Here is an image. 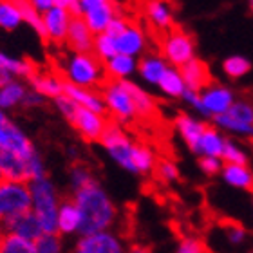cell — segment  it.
I'll return each instance as SVG.
<instances>
[{
  "mask_svg": "<svg viewBox=\"0 0 253 253\" xmlns=\"http://www.w3.org/2000/svg\"><path fill=\"white\" fill-rule=\"evenodd\" d=\"M22 20L20 11L16 9L15 2H0V27L13 29Z\"/></svg>",
  "mask_w": 253,
  "mask_h": 253,
  "instance_id": "cb8c5ba5",
  "label": "cell"
},
{
  "mask_svg": "<svg viewBox=\"0 0 253 253\" xmlns=\"http://www.w3.org/2000/svg\"><path fill=\"white\" fill-rule=\"evenodd\" d=\"M250 9H252V13H253V2H250Z\"/></svg>",
  "mask_w": 253,
  "mask_h": 253,
  "instance_id": "ab89813d",
  "label": "cell"
},
{
  "mask_svg": "<svg viewBox=\"0 0 253 253\" xmlns=\"http://www.w3.org/2000/svg\"><path fill=\"white\" fill-rule=\"evenodd\" d=\"M195 47V37L185 27L175 22L174 26L169 29V37L165 42L163 58H169L170 62L181 67L183 63L192 60V53Z\"/></svg>",
  "mask_w": 253,
  "mask_h": 253,
  "instance_id": "277c9868",
  "label": "cell"
},
{
  "mask_svg": "<svg viewBox=\"0 0 253 253\" xmlns=\"http://www.w3.org/2000/svg\"><path fill=\"white\" fill-rule=\"evenodd\" d=\"M76 253H122V246L111 233H92L80 241Z\"/></svg>",
  "mask_w": 253,
  "mask_h": 253,
  "instance_id": "8fae6325",
  "label": "cell"
},
{
  "mask_svg": "<svg viewBox=\"0 0 253 253\" xmlns=\"http://www.w3.org/2000/svg\"><path fill=\"white\" fill-rule=\"evenodd\" d=\"M159 87L167 92V94L172 96H181L185 90H183V80L179 78V74L174 73V71H165V74L161 76V80L158 82Z\"/></svg>",
  "mask_w": 253,
  "mask_h": 253,
  "instance_id": "d4e9b609",
  "label": "cell"
},
{
  "mask_svg": "<svg viewBox=\"0 0 253 253\" xmlns=\"http://www.w3.org/2000/svg\"><path fill=\"white\" fill-rule=\"evenodd\" d=\"M0 69H4V71H7V73L11 71V73L27 76V73H29V62H27V58H24V62L11 60V58H7L5 54L0 53Z\"/></svg>",
  "mask_w": 253,
  "mask_h": 253,
  "instance_id": "1f68e13d",
  "label": "cell"
},
{
  "mask_svg": "<svg viewBox=\"0 0 253 253\" xmlns=\"http://www.w3.org/2000/svg\"><path fill=\"white\" fill-rule=\"evenodd\" d=\"M5 125H7V120H5V118H4V114H2V112H0V130H2V128H4Z\"/></svg>",
  "mask_w": 253,
  "mask_h": 253,
  "instance_id": "74e56055",
  "label": "cell"
},
{
  "mask_svg": "<svg viewBox=\"0 0 253 253\" xmlns=\"http://www.w3.org/2000/svg\"><path fill=\"white\" fill-rule=\"evenodd\" d=\"M213 222L217 226L222 228L224 233H226L228 241L232 244H239L243 243L244 237H246V230L239 221L232 219V217H224V215H213Z\"/></svg>",
  "mask_w": 253,
  "mask_h": 253,
  "instance_id": "44dd1931",
  "label": "cell"
},
{
  "mask_svg": "<svg viewBox=\"0 0 253 253\" xmlns=\"http://www.w3.org/2000/svg\"><path fill=\"white\" fill-rule=\"evenodd\" d=\"M16 9L20 11V16L24 20H27L35 27V31L38 33V37L42 38V42L45 47H49V37H47V31H45V26H43V20L42 16L38 15V9L33 5V2H15Z\"/></svg>",
  "mask_w": 253,
  "mask_h": 253,
  "instance_id": "2e32d148",
  "label": "cell"
},
{
  "mask_svg": "<svg viewBox=\"0 0 253 253\" xmlns=\"http://www.w3.org/2000/svg\"><path fill=\"white\" fill-rule=\"evenodd\" d=\"M174 123L181 130L183 137H185L186 145H188L194 152H199V143H201V134H203V126L201 123L194 122L190 116H186L185 112H177Z\"/></svg>",
  "mask_w": 253,
  "mask_h": 253,
  "instance_id": "4fadbf2b",
  "label": "cell"
},
{
  "mask_svg": "<svg viewBox=\"0 0 253 253\" xmlns=\"http://www.w3.org/2000/svg\"><path fill=\"white\" fill-rule=\"evenodd\" d=\"M43 26L47 31L49 43H54L56 47H62L65 43V37H67V26H69V15L67 11L58 5H53L51 9L43 11Z\"/></svg>",
  "mask_w": 253,
  "mask_h": 253,
  "instance_id": "9c48e42d",
  "label": "cell"
},
{
  "mask_svg": "<svg viewBox=\"0 0 253 253\" xmlns=\"http://www.w3.org/2000/svg\"><path fill=\"white\" fill-rule=\"evenodd\" d=\"M126 29H128V27L125 26V22L120 20V18H112V20L109 22V26H107V29H105V35H109V37L114 40V38H118L120 35H123Z\"/></svg>",
  "mask_w": 253,
  "mask_h": 253,
  "instance_id": "836d02e7",
  "label": "cell"
},
{
  "mask_svg": "<svg viewBox=\"0 0 253 253\" xmlns=\"http://www.w3.org/2000/svg\"><path fill=\"white\" fill-rule=\"evenodd\" d=\"M132 69H134V62H132L130 56H125V54H116L109 62V73L116 80H122L125 74L130 73Z\"/></svg>",
  "mask_w": 253,
  "mask_h": 253,
  "instance_id": "4316f807",
  "label": "cell"
},
{
  "mask_svg": "<svg viewBox=\"0 0 253 253\" xmlns=\"http://www.w3.org/2000/svg\"><path fill=\"white\" fill-rule=\"evenodd\" d=\"M143 45V35L137 29H126L123 35L114 38V49L116 53L130 56L132 53H137Z\"/></svg>",
  "mask_w": 253,
  "mask_h": 253,
  "instance_id": "ac0fdd59",
  "label": "cell"
},
{
  "mask_svg": "<svg viewBox=\"0 0 253 253\" xmlns=\"http://www.w3.org/2000/svg\"><path fill=\"white\" fill-rule=\"evenodd\" d=\"M224 167V179L235 186L250 190L253 194V174L246 167H237V165H222Z\"/></svg>",
  "mask_w": 253,
  "mask_h": 253,
  "instance_id": "ffe728a7",
  "label": "cell"
},
{
  "mask_svg": "<svg viewBox=\"0 0 253 253\" xmlns=\"http://www.w3.org/2000/svg\"><path fill=\"white\" fill-rule=\"evenodd\" d=\"M82 13H84L85 24L89 26L90 31L94 33H105L109 22L114 18L112 13V2H101V0H94V2H80Z\"/></svg>",
  "mask_w": 253,
  "mask_h": 253,
  "instance_id": "ba28073f",
  "label": "cell"
},
{
  "mask_svg": "<svg viewBox=\"0 0 253 253\" xmlns=\"http://www.w3.org/2000/svg\"><path fill=\"white\" fill-rule=\"evenodd\" d=\"M0 253H37L35 246L13 233H4L0 239Z\"/></svg>",
  "mask_w": 253,
  "mask_h": 253,
  "instance_id": "7402d4cb",
  "label": "cell"
},
{
  "mask_svg": "<svg viewBox=\"0 0 253 253\" xmlns=\"http://www.w3.org/2000/svg\"><path fill=\"white\" fill-rule=\"evenodd\" d=\"M185 98L188 101H192V103H194L195 107H197V109H201V96L199 94H195V92H192V90H185Z\"/></svg>",
  "mask_w": 253,
  "mask_h": 253,
  "instance_id": "d590c367",
  "label": "cell"
},
{
  "mask_svg": "<svg viewBox=\"0 0 253 253\" xmlns=\"http://www.w3.org/2000/svg\"><path fill=\"white\" fill-rule=\"evenodd\" d=\"M137 69H139V73H141L148 82H159L161 76L165 74V71H167L165 63L156 58H141Z\"/></svg>",
  "mask_w": 253,
  "mask_h": 253,
  "instance_id": "603a6c76",
  "label": "cell"
},
{
  "mask_svg": "<svg viewBox=\"0 0 253 253\" xmlns=\"http://www.w3.org/2000/svg\"><path fill=\"white\" fill-rule=\"evenodd\" d=\"M67 120L85 141H101L103 130L107 126V116H101V114H96V112H90L84 107L76 105V109Z\"/></svg>",
  "mask_w": 253,
  "mask_h": 253,
  "instance_id": "5b68a950",
  "label": "cell"
},
{
  "mask_svg": "<svg viewBox=\"0 0 253 253\" xmlns=\"http://www.w3.org/2000/svg\"><path fill=\"white\" fill-rule=\"evenodd\" d=\"M177 69H179V78L185 80L188 90H192L195 94H199V90L208 89V87L217 84L210 71V65L205 60L192 58Z\"/></svg>",
  "mask_w": 253,
  "mask_h": 253,
  "instance_id": "8992f818",
  "label": "cell"
},
{
  "mask_svg": "<svg viewBox=\"0 0 253 253\" xmlns=\"http://www.w3.org/2000/svg\"><path fill=\"white\" fill-rule=\"evenodd\" d=\"M26 96V90L22 89L20 85L11 84L7 87L0 90V107H13L16 105L20 100H24Z\"/></svg>",
  "mask_w": 253,
  "mask_h": 253,
  "instance_id": "f1b7e54d",
  "label": "cell"
},
{
  "mask_svg": "<svg viewBox=\"0 0 253 253\" xmlns=\"http://www.w3.org/2000/svg\"><path fill=\"white\" fill-rule=\"evenodd\" d=\"M128 253H154V252H152V248H150V246H147V244L134 243V244H130V250H128Z\"/></svg>",
  "mask_w": 253,
  "mask_h": 253,
  "instance_id": "e575fe53",
  "label": "cell"
},
{
  "mask_svg": "<svg viewBox=\"0 0 253 253\" xmlns=\"http://www.w3.org/2000/svg\"><path fill=\"white\" fill-rule=\"evenodd\" d=\"M74 201L80 211L78 228L85 237L92 233H101V230L111 226L116 217V208L98 186V183L78 190L74 194Z\"/></svg>",
  "mask_w": 253,
  "mask_h": 253,
  "instance_id": "6da1fadb",
  "label": "cell"
},
{
  "mask_svg": "<svg viewBox=\"0 0 253 253\" xmlns=\"http://www.w3.org/2000/svg\"><path fill=\"white\" fill-rule=\"evenodd\" d=\"M221 158L224 159V165H237V167H246L248 169V159L237 147H233L228 139H222V154Z\"/></svg>",
  "mask_w": 253,
  "mask_h": 253,
  "instance_id": "484cf974",
  "label": "cell"
},
{
  "mask_svg": "<svg viewBox=\"0 0 253 253\" xmlns=\"http://www.w3.org/2000/svg\"><path fill=\"white\" fill-rule=\"evenodd\" d=\"M130 159H132L134 172H143V174H145L148 170H152L154 154H152V150H150V147H147L145 143H139V141L132 143Z\"/></svg>",
  "mask_w": 253,
  "mask_h": 253,
  "instance_id": "d6986e66",
  "label": "cell"
},
{
  "mask_svg": "<svg viewBox=\"0 0 253 253\" xmlns=\"http://www.w3.org/2000/svg\"><path fill=\"white\" fill-rule=\"evenodd\" d=\"M252 145H253V141H252Z\"/></svg>",
  "mask_w": 253,
  "mask_h": 253,
  "instance_id": "60d3db41",
  "label": "cell"
},
{
  "mask_svg": "<svg viewBox=\"0 0 253 253\" xmlns=\"http://www.w3.org/2000/svg\"><path fill=\"white\" fill-rule=\"evenodd\" d=\"M0 147L7 148L11 152H15L16 156H20L22 159H29L37 158V154H35V148L29 141H27V137L22 134L15 125H11L7 122V125L0 130Z\"/></svg>",
  "mask_w": 253,
  "mask_h": 253,
  "instance_id": "30bf717a",
  "label": "cell"
},
{
  "mask_svg": "<svg viewBox=\"0 0 253 253\" xmlns=\"http://www.w3.org/2000/svg\"><path fill=\"white\" fill-rule=\"evenodd\" d=\"M60 233H43L35 243L37 253H60Z\"/></svg>",
  "mask_w": 253,
  "mask_h": 253,
  "instance_id": "83f0119b",
  "label": "cell"
},
{
  "mask_svg": "<svg viewBox=\"0 0 253 253\" xmlns=\"http://www.w3.org/2000/svg\"><path fill=\"white\" fill-rule=\"evenodd\" d=\"M2 226H4L5 233L18 235L20 239L27 241V243H37L38 237L42 235L40 222H38L37 215L31 210L5 219V221H2Z\"/></svg>",
  "mask_w": 253,
  "mask_h": 253,
  "instance_id": "52a82bcc",
  "label": "cell"
},
{
  "mask_svg": "<svg viewBox=\"0 0 253 253\" xmlns=\"http://www.w3.org/2000/svg\"><path fill=\"white\" fill-rule=\"evenodd\" d=\"M143 13L152 24L163 27V29H170L175 24L170 7L161 2H143Z\"/></svg>",
  "mask_w": 253,
  "mask_h": 253,
  "instance_id": "9a60e30c",
  "label": "cell"
},
{
  "mask_svg": "<svg viewBox=\"0 0 253 253\" xmlns=\"http://www.w3.org/2000/svg\"><path fill=\"white\" fill-rule=\"evenodd\" d=\"M7 85H11V74L4 69H0V89H4Z\"/></svg>",
  "mask_w": 253,
  "mask_h": 253,
  "instance_id": "8d00e7d4",
  "label": "cell"
},
{
  "mask_svg": "<svg viewBox=\"0 0 253 253\" xmlns=\"http://www.w3.org/2000/svg\"><path fill=\"white\" fill-rule=\"evenodd\" d=\"M250 69H252V63L246 58H241V56H232L224 62V71L232 78H241L243 74L248 73Z\"/></svg>",
  "mask_w": 253,
  "mask_h": 253,
  "instance_id": "f546056e",
  "label": "cell"
},
{
  "mask_svg": "<svg viewBox=\"0 0 253 253\" xmlns=\"http://www.w3.org/2000/svg\"><path fill=\"white\" fill-rule=\"evenodd\" d=\"M31 210V190L0 177V222Z\"/></svg>",
  "mask_w": 253,
  "mask_h": 253,
  "instance_id": "3957f363",
  "label": "cell"
},
{
  "mask_svg": "<svg viewBox=\"0 0 253 253\" xmlns=\"http://www.w3.org/2000/svg\"><path fill=\"white\" fill-rule=\"evenodd\" d=\"M94 51L100 54L101 58H114L116 56V49H114V40L109 35L101 33L100 37L96 38L94 42Z\"/></svg>",
  "mask_w": 253,
  "mask_h": 253,
  "instance_id": "4dcf8cb0",
  "label": "cell"
},
{
  "mask_svg": "<svg viewBox=\"0 0 253 253\" xmlns=\"http://www.w3.org/2000/svg\"><path fill=\"white\" fill-rule=\"evenodd\" d=\"M31 195L35 201V215H37L43 233H60L58 217H56V201L54 190L47 179L33 181Z\"/></svg>",
  "mask_w": 253,
  "mask_h": 253,
  "instance_id": "7a4b0ae2",
  "label": "cell"
},
{
  "mask_svg": "<svg viewBox=\"0 0 253 253\" xmlns=\"http://www.w3.org/2000/svg\"><path fill=\"white\" fill-rule=\"evenodd\" d=\"M2 235H4V226H2V222H0V239H2Z\"/></svg>",
  "mask_w": 253,
  "mask_h": 253,
  "instance_id": "f35d334b",
  "label": "cell"
},
{
  "mask_svg": "<svg viewBox=\"0 0 253 253\" xmlns=\"http://www.w3.org/2000/svg\"><path fill=\"white\" fill-rule=\"evenodd\" d=\"M201 111L205 114H224L232 107V92L224 89H211L201 98Z\"/></svg>",
  "mask_w": 253,
  "mask_h": 253,
  "instance_id": "7c38bea8",
  "label": "cell"
},
{
  "mask_svg": "<svg viewBox=\"0 0 253 253\" xmlns=\"http://www.w3.org/2000/svg\"><path fill=\"white\" fill-rule=\"evenodd\" d=\"M203 126V134H201L199 148L201 152H206L210 158H217L222 154V139L217 134L215 126L211 123H201Z\"/></svg>",
  "mask_w": 253,
  "mask_h": 253,
  "instance_id": "e0dca14e",
  "label": "cell"
},
{
  "mask_svg": "<svg viewBox=\"0 0 253 253\" xmlns=\"http://www.w3.org/2000/svg\"><path fill=\"white\" fill-rule=\"evenodd\" d=\"M56 217H58L60 232L63 233L74 232L80 226V211L74 197H63L62 208H60V213Z\"/></svg>",
  "mask_w": 253,
  "mask_h": 253,
  "instance_id": "5bb4252c",
  "label": "cell"
},
{
  "mask_svg": "<svg viewBox=\"0 0 253 253\" xmlns=\"http://www.w3.org/2000/svg\"><path fill=\"white\" fill-rule=\"evenodd\" d=\"M199 167L205 170V174L208 175H215L219 170H221V163L217 161L215 158H210V156H203L199 159Z\"/></svg>",
  "mask_w": 253,
  "mask_h": 253,
  "instance_id": "d6a6232c",
  "label": "cell"
}]
</instances>
